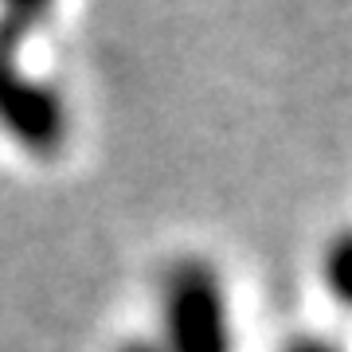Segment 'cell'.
Wrapping results in <instances>:
<instances>
[{
	"mask_svg": "<svg viewBox=\"0 0 352 352\" xmlns=\"http://www.w3.org/2000/svg\"><path fill=\"white\" fill-rule=\"evenodd\" d=\"M164 352H235L227 278L204 254H180L157 278V329Z\"/></svg>",
	"mask_w": 352,
	"mask_h": 352,
	"instance_id": "cell-1",
	"label": "cell"
},
{
	"mask_svg": "<svg viewBox=\"0 0 352 352\" xmlns=\"http://www.w3.org/2000/svg\"><path fill=\"white\" fill-rule=\"evenodd\" d=\"M28 32L0 20V133L28 157H55L71 138V110L55 82L24 71Z\"/></svg>",
	"mask_w": 352,
	"mask_h": 352,
	"instance_id": "cell-2",
	"label": "cell"
},
{
	"mask_svg": "<svg viewBox=\"0 0 352 352\" xmlns=\"http://www.w3.org/2000/svg\"><path fill=\"white\" fill-rule=\"evenodd\" d=\"M349 266H352L349 235H337L325 251V278H329V286H333L337 302H349Z\"/></svg>",
	"mask_w": 352,
	"mask_h": 352,
	"instance_id": "cell-3",
	"label": "cell"
},
{
	"mask_svg": "<svg viewBox=\"0 0 352 352\" xmlns=\"http://www.w3.org/2000/svg\"><path fill=\"white\" fill-rule=\"evenodd\" d=\"M55 8V0H0V20H12V24L36 28L43 16Z\"/></svg>",
	"mask_w": 352,
	"mask_h": 352,
	"instance_id": "cell-4",
	"label": "cell"
},
{
	"mask_svg": "<svg viewBox=\"0 0 352 352\" xmlns=\"http://www.w3.org/2000/svg\"><path fill=\"white\" fill-rule=\"evenodd\" d=\"M282 352H344V349L333 344L329 337H317V333H298L282 344Z\"/></svg>",
	"mask_w": 352,
	"mask_h": 352,
	"instance_id": "cell-5",
	"label": "cell"
},
{
	"mask_svg": "<svg viewBox=\"0 0 352 352\" xmlns=\"http://www.w3.org/2000/svg\"><path fill=\"white\" fill-rule=\"evenodd\" d=\"M113 352H164V349H161V340L153 337V333H138V337H126Z\"/></svg>",
	"mask_w": 352,
	"mask_h": 352,
	"instance_id": "cell-6",
	"label": "cell"
}]
</instances>
